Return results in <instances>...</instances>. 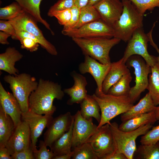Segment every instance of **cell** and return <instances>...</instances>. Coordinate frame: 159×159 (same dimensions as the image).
I'll use <instances>...</instances> for the list:
<instances>
[{"label":"cell","instance_id":"cell-28","mask_svg":"<svg viewBox=\"0 0 159 159\" xmlns=\"http://www.w3.org/2000/svg\"><path fill=\"white\" fill-rule=\"evenodd\" d=\"M148 79V90L154 105H159V64L157 62L151 67Z\"/></svg>","mask_w":159,"mask_h":159},{"label":"cell","instance_id":"cell-6","mask_svg":"<svg viewBox=\"0 0 159 159\" xmlns=\"http://www.w3.org/2000/svg\"><path fill=\"white\" fill-rule=\"evenodd\" d=\"M109 124L117 150L125 154L127 159L133 158L137 149L135 141L137 138L145 134L153 127L152 125L149 124L134 130L125 132L120 130L119 125L116 122Z\"/></svg>","mask_w":159,"mask_h":159},{"label":"cell","instance_id":"cell-4","mask_svg":"<svg viewBox=\"0 0 159 159\" xmlns=\"http://www.w3.org/2000/svg\"><path fill=\"white\" fill-rule=\"evenodd\" d=\"M85 55H88L105 65L111 63L109 52L121 40L116 38H72Z\"/></svg>","mask_w":159,"mask_h":159},{"label":"cell","instance_id":"cell-42","mask_svg":"<svg viewBox=\"0 0 159 159\" xmlns=\"http://www.w3.org/2000/svg\"><path fill=\"white\" fill-rule=\"evenodd\" d=\"M11 156L12 159H35L32 146L15 153L11 155Z\"/></svg>","mask_w":159,"mask_h":159},{"label":"cell","instance_id":"cell-41","mask_svg":"<svg viewBox=\"0 0 159 159\" xmlns=\"http://www.w3.org/2000/svg\"><path fill=\"white\" fill-rule=\"evenodd\" d=\"M81 9V8L75 5L70 9L72 12V16L70 21L67 26H63V29H72L75 26L79 19Z\"/></svg>","mask_w":159,"mask_h":159},{"label":"cell","instance_id":"cell-37","mask_svg":"<svg viewBox=\"0 0 159 159\" xmlns=\"http://www.w3.org/2000/svg\"><path fill=\"white\" fill-rule=\"evenodd\" d=\"M39 149L34 152L35 159H53L55 156L52 151H49L47 148L44 140L39 141Z\"/></svg>","mask_w":159,"mask_h":159},{"label":"cell","instance_id":"cell-23","mask_svg":"<svg viewBox=\"0 0 159 159\" xmlns=\"http://www.w3.org/2000/svg\"><path fill=\"white\" fill-rule=\"evenodd\" d=\"M157 120L155 111H153L122 122L119 128L122 131H130L148 124L153 125Z\"/></svg>","mask_w":159,"mask_h":159},{"label":"cell","instance_id":"cell-44","mask_svg":"<svg viewBox=\"0 0 159 159\" xmlns=\"http://www.w3.org/2000/svg\"><path fill=\"white\" fill-rule=\"evenodd\" d=\"M11 35L3 31L0 32V43L3 44H9L7 38Z\"/></svg>","mask_w":159,"mask_h":159},{"label":"cell","instance_id":"cell-22","mask_svg":"<svg viewBox=\"0 0 159 159\" xmlns=\"http://www.w3.org/2000/svg\"><path fill=\"white\" fill-rule=\"evenodd\" d=\"M156 106L154 105L148 92L137 104L133 105L130 110L121 114V120L123 122L144 114L154 111Z\"/></svg>","mask_w":159,"mask_h":159},{"label":"cell","instance_id":"cell-25","mask_svg":"<svg viewBox=\"0 0 159 159\" xmlns=\"http://www.w3.org/2000/svg\"><path fill=\"white\" fill-rule=\"evenodd\" d=\"M14 0L19 4L24 11L31 16L37 22L43 24L51 32L52 35H54L49 24L41 16L39 7L42 0Z\"/></svg>","mask_w":159,"mask_h":159},{"label":"cell","instance_id":"cell-43","mask_svg":"<svg viewBox=\"0 0 159 159\" xmlns=\"http://www.w3.org/2000/svg\"><path fill=\"white\" fill-rule=\"evenodd\" d=\"M0 159H12L6 146H0Z\"/></svg>","mask_w":159,"mask_h":159},{"label":"cell","instance_id":"cell-49","mask_svg":"<svg viewBox=\"0 0 159 159\" xmlns=\"http://www.w3.org/2000/svg\"><path fill=\"white\" fill-rule=\"evenodd\" d=\"M101 0H89L88 4L94 5Z\"/></svg>","mask_w":159,"mask_h":159},{"label":"cell","instance_id":"cell-20","mask_svg":"<svg viewBox=\"0 0 159 159\" xmlns=\"http://www.w3.org/2000/svg\"><path fill=\"white\" fill-rule=\"evenodd\" d=\"M129 71L122 58L117 62L111 63L110 69L102 83L103 92L107 94L109 89Z\"/></svg>","mask_w":159,"mask_h":159},{"label":"cell","instance_id":"cell-5","mask_svg":"<svg viewBox=\"0 0 159 159\" xmlns=\"http://www.w3.org/2000/svg\"><path fill=\"white\" fill-rule=\"evenodd\" d=\"M9 84L13 94L17 100L22 112L29 110V99L31 93L37 88L38 82L36 78L26 73L16 75L9 74L4 77Z\"/></svg>","mask_w":159,"mask_h":159},{"label":"cell","instance_id":"cell-32","mask_svg":"<svg viewBox=\"0 0 159 159\" xmlns=\"http://www.w3.org/2000/svg\"><path fill=\"white\" fill-rule=\"evenodd\" d=\"M72 159H98L90 145L85 143L73 150Z\"/></svg>","mask_w":159,"mask_h":159},{"label":"cell","instance_id":"cell-34","mask_svg":"<svg viewBox=\"0 0 159 159\" xmlns=\"http://www.w3.org/2000/svg\"><path fill=\"white\" fill-rule=\"evenodd\" d=\"M138 11L144 15L147 10L152 11L156 7H159V0H129Z\"/></svg>","mask_w":159,"mask_h":159},{"label":"cell","instance_id":"cell-19","mask_svg":"<svg viewBox=\"0 0 159 159\" xmlns=\"http://www.w3.org/2000/svg\"><path fill=\"white\" fill-rule=\"evenodd\" d=\"M71 75L74 81V85L72 87L64 90V92L70 97L67 102V104L69 105L80 104L87 95L86 89L87 82L85 77L75 71H73Z\"/></svg>","mask_w":159,"mask_h":159},{"label":"cell","instance_id":"cell-36","mask_svg":"<svg viewBox=\"0 0 159 159\" xmlns=\"http://www.w3.org/2000/svg\"><path fill=\"white\" fill-rule=\"evenodd\" d=\"M158 141L159 125L152 127L151 130L142 136L141 138L140 142L142 145H150L155 143Z\"/></svg>","mask_w":159,"mask_h":159},{"label":"cell","instance_id":"cell-7","mask_svg":"<svg viewBox=\"0 0 159 159\" xmlns=\"http://www.w3.org/2000/svg\"><path fill=\"white\" fill-rule=\"evenodd\" d=\"M87 142L90 144L98 159H109L117 150L109 123L97 128Z\"/></svg>","mask_w":159,"mask_h":159},{"label":"cell","instance_id":"cell-47","mask_svg":"<svg viewBox=\"0 0 159 159\" xmlns=\"http://www.w3.org/2000/svg\"><path fill=\"white\" fill-rule=\"evenodd\" d=\"M75 5L82 8L88 4L89 0H75Z\"/></svg>","mask_w":159,"mask_h":159},{"label":"cell","instance_id":"cell-39","mask_svg":"<svg viewBox=\"0 0 159 159\" xmlns=\"http://www.w3.org/2000/svg\"><path fill=\"white\" fill-rule=\"evenodd\" d=\"M19 41L21 44V49H26L31 52L37 51L40 45L33 39L28 38H21Z\"/></svg>","mask_w":159,"mask_h":159},{"label":"cell","instance_id":"cell-21","mask_svg":"<svg viewBox=\"0 0 159 159\" xmlns=\"http://www.w3.org/2000/svg\"><path fill=\"white\" fill-rule=\"evenodd\" d=\"M23 55L14 47L7 48L5 52L0 54V69L9 74L16 75L19 70L15 67V63L21 59Z\"/></svg>","mask_w":159,"mask_h":159},{"label":"cell","instance_id":"cell-12","mask_svg":"<svg viewBox=\"0 0 159 159\" xmlns=\"http://www.w3.org/2000/svg\"><path fill=\"white\" fill-rule=\"evenodd\" d=\"M74 121L72 132V150L87 142L97 130V126L93 122L92 118H84L78 110L74 115Z\"/></svg>","mask_w":159,"mask_h":159},{"label":"cell","instance_id":"cell-50","mask_svg":"<svg viewBox=\"0 0 159 159\" xmlns=\"http://www.w3.org/2000/svg\"><path fill=\"white\" fill-rule=\"evenodd\" d=\"M156 49L157 52L158 53L159 55L158 57H157V62L159 64V49L158 48L157 45H156L154 47Z\"/></svg>","mask_w":159,"mask_h":159},{"label":"cell","instance_id":"cell-38","mask_svg":"<svg viewBox=\"0 0 159 159\" xmlns=\"http://www.w3.org/2000/svg\"><path fill=\"white\" fill-rule=\"evenodd\" d=\"M75 3V0H59L50 7L48 12L70 9Z\"/></svg>","mask_w":159,"mask_h":159},{"label":"cell","instance_id":"cell-48","mask_svg":"<svg viewBox=\"0 0 159 159\" xmlns=\"http://www.w3.org/2000/svg\"><path fill=\"white\" fill-rule=\"evenodd\" d=\"M154 111L157 120H159V106H156Z\"/></svg>","mask_w":159,"mask_h":159},{"label":"cell","instance_id":"cell-16","mask_svg":"<svg viewBox=\"0 0 159 159\" xmlns=\"http://www.w3.org/2000/svg\"><path fill=\"white\" fill-rule=\"evenodd\" d=\"M85 56L84 62L79 65V71L82 74L90 73L96 83V89L102 91L103 82L110 69L111 63L105 65L88 55Z\"/></svg>","mask_w":159,"mask_h":159},{"label":"cell","instance_id":"cell-3","mask_svg":"<svg viewBox=\"0 0 159 159\" xmlns=\"http://www.w3.org/2000/svg\"><path fill=\"white\" fill-rule=\"evenodd\" d=\"M123 10L119 19L112 26L113 37L127 42L138 29L143 27V15L129 0H122Z\"/></svg>","mask_w":159,"mask_h":159},{"label":"cell","instance_id":"cell-15","mask_svg":"<svg viewBox=\"0 0 159 159\" xmlns=\"http://www.w3.org/2000/svg\"><path fill=\"white\" fill-rule=\"evenodd\" d=\"M5 146L11 155L32 146L30 129L26 122L22 120L15 127Z\"/></svg>","mask_w":159,"mask_h":159},{"label":"cell","instance_id":"cell-17","mask_svg":"<svg viewBox=\"0 0 159 159\" xmlns=\"http://www.w3.org/2000/svg\"><path fill=\"white\" fill-rule=\"evenodd\" d=\"M94 6L100 19L111 26L119 19L123 10L120 0H101Z\"/></svg>","mask_w":159,"mask_h":159},{"label":"cell","instance_id":"cell-35","mask_svg":"<svg viewBox=\"0 0 159 159\" xmlns=\"http://www.w3.org/2000/svg\"><path fill=\"white\" fill-rule=\"evenodd\" d=\"M47 14L49 16L56 18L59 23L63 26H67L69 24L72 16L71 9L48 12Z\"/></svg>","mask_w":159,"mask_h":159},{"label":"cell","instance_id":"cell-10","mask_svg":"<svg viewBox=\"0 0 159 159\" xmlns=\"http://www.w3.org/2000/svg\"><path fill=\"white\" fill-rule=\"evenodd\" d=\"M149 42L147 34H146L143 27L136 30L128 41L123 57L124 62H126L129 57L134 55H139L143 57L147 64L151 67L157 62V57L148 53V43Z\"/></svg>","mask_w":159,"mask_h":159},{"label":"cell","instance_id":"cell-27","mask_svg":"<svg viewBox=\"0 0 159 159\" xmlns=\"http://www.w3.org/2000/svg\"><path fill=\"white\" fill-rule=\"evenodd\" d=\"M15 128L11 118L0 106V146H5Z\"/></svg>","mask_w":159,"mask_h":159},{"label":"cell","instance_id":"cell-8","mask_svg":"<svg viewBox=\"0 0 159 159\" xmlns=\"http://www.w3.org/2000/svg\"><path fill=\"white\" fill-rule=\"evenodd\" d=\"M126 63L128 67H132L134 69L135 85L131 88L128 95L133 104L139 97L141 94L147 89L148 75L151 72V67L143 57L137 55L130 56Z\"/></svg>","mask_w":159,"mask_h":159},{"label":"cell","instance_id":"cell-24","mask_svg":"<svg viewBox=\"0 0 159 159\" xmlns=\"http://www.w3.org/2000/svg\"><path fill=\"white\" fill-rule=\"evenodd\" d=\"M74 121L73 115L69 130L54 142L49 147L55 156L61 155L72 151V132Z\"/></svg>","mask_w":159,"mask_h":159},{"label":"cell","instance_id":"cell-33","mask_svg":"<svg viewBox=\"0 0 159 159\" xmlns=\"http://www.w3.org/2000/svg\"><path fill=\"white\" fill-rule=\"evenodd\" d=\"M24 11L16 1L10 5L0 8L1 20H10L17 17Z\"/></svg>","mask_w":159,"mask_h":159},{"label":"cell","instance_id":"cell-13","mask_svg":"<svg viewBox=\"0 0 159 159\" xmlns=\"http://www.w3.org/2000/svg\"><path fill=\"white\" fill-rule=\"evenodd\" d=\"M52 115H40L29 110L22 112V120L28 124L30 130L31 145L34 152L37 150L36 144L38 138L44 128L49 126L53 119Z\"/></svg>","mask_w":159,"mask_h":159},{"label":"cell","instance_id":"cell-2","mask_svg":"<svg viewBox=\"0 0 159 159\" xmlns=\"http://www.w3.org/2000/svg\"><path fill=\"white\" fill-rule=\"evenodd\" d=\"M92 95L98 102L101 112V120L97 129L107 123L110 124L111 120L130 110L134 105L128 96H115L97 89Z\"/></svg>","mask_w":159,"mask_h":159},{"label":"cell","instance_id":"cell-29","mask_svg":"<svg viewBox=\"0 0 159 159\" xmlns=\"http://www.w3.org/2000/svg\"><path fill=\"white\" fill-rule=\"evenodd\" d=\"M132 80L129 71L109 89L107 94L117 96H128L131 88L130 83Z\"/></svg>","mask_w":159,"mask_h":159},{"label":"cell","instance_id":"cell-46","mask_svg":"<svg viewBox=\"0 0 159 159\" xmlns=\"http://www.w3.org/2000/svg\"><path fill=\"white\" fill-rule=\"evenodd\" d=\"M73 154V151L60 156H54L53 159H70Z\"/></svg>","mask_w":159,"mask_h":159},{"label":"cell","instance_id":"cell-1","mask_svg":"<svg viewBox=\"0 0 159 159\" xmlns=\"http://www.w3.org/2000/svg\"><path fill=\"white\" fill-rule=\"evenodd\" d=\"M36 89L29 99V110L40 115H52L56 110L53 104L55 99L61 100L64 92L57 83L40 79Z\"/></svg>","mask_w":159,"mask_h":159},{"label":"cell","instance_id":"cell-11","mask_svg":"<svg viewBox=\"0 0 159 159\" xmlns=\"http://www.w3.org/2000/svg\"><path fill=\"white\" fill-rule=\"evenodd\" d=\"M8 21L15 30L28 32L37 37L40 41V45L50 54L55 56L57 54L55 46L45 38L37 26V21L29 14L24 11L14 19Z\"/></svg>","mask_w":159,"mask_h":159},{"label":"cell","instance_id":"cell-9","mask_svg":"<svg viewBox=\"0 0 159 159\" xmlns=\"http://www.w3.org/2000/svg\"><path fill=\"white\" fill-rule=\"evenodd\" d=\"M62 33L63 34L72 38H111L114 36L112 26L101 19L90 22L77 28L63 29Z\"/></svg>","mask_w":159,"mask_h":159},{"label":"cell","instance_id":"cell-14","mask_svg":"<svg viewBox=\"0 0 159 159\" xmlns=\"http://www.w3.org/2000/svg\"><path fill=\"white\" fill-rule=\"evenodd\" d=\"M73 115L70 112L61 114L54 118L44 134V141L47 146L52 144L69 130Z\"/></svg>","mask_w":159,"mask_h":159},{"label":"cell","instance_id":"cell-26","mask_svg":"<svg viewBox=\"0 0 159 159\" xmlns=\"http://www.w3.org/2000/svg\"><path fill=\"white\" fill-rule=\"evenodd\" d=\"M81 109L80 110L82 116L85 119L89 120L95 118L99 123L100 121L101 115L99 105L92 95H87L80 103Z\"/></svg>","mask_w":159,"mask_h":159},{"label":"cell","instance_id":"cell-45","mask_svg":"<svg viewBox=\"0 0 159 159\" xmlns=\"http://www.w3.org/2000/svg\"><path fill=\"white\" fill-rule=\"evenodd\" d=\"M109 159H127V157L123 153L117 150L110 156Z\"/></svg>","mask_w":159,"mask_h":159},{"label":"cell","instance_id":"cell-31","mask_svg":"<svg viewBox=\"0 0 159 159\" xmlns=\"http://www.w3.org/2000/svg\"><path fill=\"white\" fill-rule=\"evenodd\" d=\"M100 19H101L99 14L94 6L87 4L81 8L79 21L72 29L79 28L86 24Z\"/></svg>","mask_w":159,"mask_h":159},{"label":"cell","instance_id":"cell-40","mask_svg":"<svg viewBox=\"0 0 159 159\" xmlns=\"http://www.w3.org/2000/svg\"><path fill=\"white\" fill-rule=\"evenodd\" d=\"M0 30L10 35L13 39H17L15 30L9 21L0 20Z\"/></svg>","mask_w":159,"mask_h":159},{"label":"cell","instance_id":"cell-30","mask_svg":"<svg viewBox=\"0 0 159 159\" xmlns=\"http://www.w3.org/2000/svg\"><path fill=\"white\" fill-rule=\"evenodd\" d=\"M135 153L137 159H159V141L153 144H141Z\"/></svg>","mask_w":159,"mask_h":159},{"label":"cell","instance_id":"cell-18","mask_svg":"<svg viewBox=\"0 0 159 159\" xmlns=\"http://www.w3.org/2000/svg\"><path fill=\"white\" fill-rule=\"evenodd\" d=\"M0 106L13 121L15 127L21 122V111L17 100L13 93L6 91L0 82Z\"/></svg>","mask_w":159,"mask_h":159}]
</instances>
